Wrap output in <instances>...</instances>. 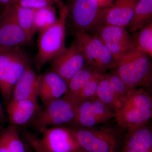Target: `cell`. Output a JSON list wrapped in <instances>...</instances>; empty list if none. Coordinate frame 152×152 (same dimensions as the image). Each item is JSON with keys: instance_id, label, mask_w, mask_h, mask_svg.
Masks as SVG:
<instances>
[{"instance_id": "6da1fadb", "label": "cell", "mask_w": 152, "mask_h": 152, "mask_svg": "<svg viewBox=\"0 0 152 152\" xmlns=\"http://www.w3.org/2000/svg\"><path fill=\"white\" fill-rule=\"evenodd\" d=\"M112 125L71 129L80 146L86 152H121L124 129Z\"/></svg>"}, {"instance_id": "7a4b0ae2", "label": "cell", "mask_w": 152, "mask_h": 152, "mask_svg": "<svg viewBox=\"0 0 152 152\" xmlns=\"http://www.w3.org/2000/svg\"><path fill=\"white\" fill-rule=\"evenodd\" d=\"M130 90H151L152 64L150 57L135 47L125 54L115 69Z\"/></svg>"}, {"instance_id": "3957f363", "label": "cell", "mask_w": 152, "mask_h": 152, "mask_svg": "<svg viewBox=\"0 0 152 152\" xmlns=\"http://www.w3.org/2000/svg\"><path fill=\"white\" fill-rule=\"evenodd\" d=\"M59 15L58 21L50 27L40 33L36 58L38 71L55 57L65 50L66 24L68 18L67 6L61 1L58 4Z\"/></svg>"}, {"instance_id": "277c9868", "label": "cell", "mask_w": 152, "mask_h": 152, "mask_svg": "<svg viewBox=\"0 0 152 152\" xmlns=\"http://www.w3.org/2000/svg\"><path fill=\"white\" fill-rule=\"evenodd\" d=\"M117 125L124 129L148 122L152 116V98L141 88L131 90L115 112Z\"/></svg>"}, {"instance_id": "5b68a950", "label": "cell", "mask_w": 152, "mask_h": 152, "mask_svg": "<svg viewBox=\"0 0 152 152\" xmlns=\"http://www.w3.org/2000/svg\"><path fill=\"white\" fill-rule=\"evenodd\" d=\"M79 103L66 94L53 101L38 112L34 119V125L40 132L50 126H55L73 123Z\"/></svg>"}, {"instance_id": "8992f818", "label": "cell", "mask_w": 152, "mask_h": 152, "mask_svg": "<svg viewBox=\"0 0 152 152\" xmlns=\"http://www.w3.org/2000/svg\"><path fill=\"white\" fill-rule=\"evenodd\" d=\"M74 35L87 64L102 74L115 69L116 63L113 55L99 39L84 32L75 31Z\"/></svg>"}, {"instance_id": "52a82bcc", "label": "cell", "mask_w": 152, "mask_h": 152, "mask_svg": "<svg viewBox=\"0 0 152 152\" xmlns=\"http://www.w3.org/2000/svg\"><path fill=\"white\" fill-rule=\"evenodd\" d=\"M94 31L95 37L99 39L109 49L116 65L125 54L135 47L134 39L126 28L101 25Z\"/></svg>"}, {"instance_id": "ba28073f", "label": "cell", "mask_w": 152, "mask_h": 152, "mask_svg": "<svg viewBox=\"0 0 152 152\" xmlns=\"http://www.w3.org/2000/svg\"><path fill=\"white\" fill-rule=\"evenodd\" d=\"M31 43L18 22L15 4L4 7L0 26V48H20Z\"/></svg>"}, {"instance_id": "9c48e42d", "label": "cell", "mask_w": 152, "mask_h": 152, "mask_svg": "<svg viewBox=\"0 0 152 152\" xmlns=\"http://www.w3.org/2000/svg\"><path fill=\"white\" fill-rule=\"evenodd\" d=\"M67 7L75 31L87 32L99 26L101 9L97 0H72Z\"/></svg>"}, {"instance_id": "30bf717a", "label": "cell", "mask_w": 152, "mask_h": 152, "mask_svg": "<svg viewBox=\"0 0 152 152\" xmlns=\"http://www.w3.org/2000/svg\"><path fill=\"white\" fill-rule=\"evenodd\" d=\"M115 113L94 97L79 104L72 124L79 127H92L115 118Z\"/></svg>"}, {"instance_id": "8fae6325", "label": "cell", "mask_w": 152, "mask_h": 152, "mask_svg": "<svg viewBox=\"0 0 152 152\" xmlns=\"http://www.w3.org/2000/svg\"><path fill=\"white\" fill-rule=\"evenodd\" d=\"M52 71L68 83L86 65L84 56L77 41L75 39L65 50L50 62Z\"/></svg>"}, {"instance_id": "7c38bea8", "label": "cell", "mask_w": 152, "mask_h": 152, "mask_svg": "<svg viewBox=\"0 0 152 152\" xmlns=\"http://www.w3.org/2000/svg\"><path fill=\"white\" fill-rule=\"evenodd\" d=\"M42 144L50 152H84L70 128H46L40 131Z\"/></svg>"}, {"instance_id": "4fadbf2b", "label": "cell", "mask_w": 152, "mask_h": 152, "mask_svg": "<svg viewBox=\"0 0 152 152\" xmlns=\"http://www.w3.org/2000/svg\"><path fill=\"white\" fill-rule=\"evenodd\" d=\"M138 0H114L111 5L102 9L99 26L110 25L126 28L130 23Z\"/></svg>"}, {"instance_id": "5bb4252c", "label": "cell", "mask_w": 152, "mask_h": 152, "mask_svg": "<svg viewBox=\"0 0 152 152\" xmlns=\"http://www.w3.org/2000/svg\"><path fill=\"white\" fill-rule=\"evenodd\" d=\"M67 91V83L53 71L40 76L39 97L44 107L61 98Z\"/></svg>"}, {"instance_id": "9a60e30c", "label": "cell", "mask_w": 152, "mask_h": 152, "mask_svg": "<svg viewBox=\"0 0 152 152\" xmlns=\"http://www.w3.org/2000/svg\"><path fill=\"white\" fill-rule=\"evenodd\" d=\"M30 61L26 54L21 49H16L11 61L10 66L2 90L0 92L3 102L6 107L10 102L13 88L25 71L30 66Z\"/></svg>"}, {"instance_id": "2e32d148", "label": "cell", "mask_w": 152, "mask_h": 152, "mask_svg": "<svg viewBox=\"0 0 152 152\" xmlns=\"http://www.w3.org/2000/svg\"><path fill=\"white\" fill-rule=\"evenodd\" d=\"M9 122L13 126H22L34 120L40 110L38 99L10 101L6 106Z\"/></svg>"}, {"instance_id": "e0dca14e", "label": "cell", "mask_w": 152, "mask_h": 152, "mask_svg": "<svg viewBox=\"0 0 152 152\" xmlns=\"http://www.w3.org/2000/svg\"><path fill=\"white\" fill-rule=\"evenodd\" d=\"M148 123L128 128L123 148L137 152H152V131Z\"/></svg>"}, {"instance_id": "ac0fdd59", "label": "cell", "mask_w": 152, "mask_h": 152, "mask_svg": "<svg viewBox=\"0 0 152 152\" xmlns=\"http://www.w3.org/2000/svg\"><path fill=\"white\" fill-rule=\"evenodd\" d=\"M39 80L40 76L37 75L32 68L29 66L14 86L10 101L38 99Z\"/></svg>"}, {"instance_id": "d6986e66", "label": "cell", "mask_w": 152, "mask_h": 152, "mask_svg": "<svg viewBox=\"0 0 152 152\" xmlns=\"http://www.w3.org/2000/svg\"><path fill=\"white\" fill-rule=\"evenodd\" d=\"M152 0H138L128 27L132 32H135L152 21Z\"/></svg>"}, {"instance_id": "ffe728a7", "label": "cell", "mask_w": 152, "mask_h": 152, "mask_svg": "<svg viewBox=\"0 0 152 152\" xmlns=\"http://www.w3.org/2000/svg\"><path fill=\"white\" fill-rule=\"evenodd\" d=\"M58 20L54 6L37 10L34 19L35 32L41 33L55 24Z\"/></svg>"}, {"instance_id": "44dd1931", "label": "cell", "mask_w": 152, "mask_h": 152, "mask_svg": "<svg viewBox=\"0 0 152 152\" xmlns=\"http://www.w3.org/2000/svg\"><path fill=\"white\" fill-rule=\"evenodd\" d=\"M15 7L19 25L32 42L36 34L34 29V19L37 10L20 7L16 4Z\"/></svg>"}, {"instance_id": "7402d4cb", "label": "cell", "mask_w": 152, "mask_h": 152, "mask_svg": "<svg viewBox=\"0 0 152 152\" xmlns=\"http://www.w3.org/2000/svg\"><path fill=\"white\" fill-rule=\"evenodd\" d=\"M94 70V68L87 64L68 82V91L66 94L72 96L78 94L90 80Z\"/></svg>"}, {"instance_id": "603a6c76", "label": "cell", "mask_w": 152, "mask_h": 152, "mask_svg": "<svg viewBox=\"0 0 152 152\" xmlns=\"http://www.w3.org/2000/svg\"><path fill=\"white\" fill-rule=\"evenodd\" d=\"M95 97L114 113H115L119 108V105L113 91L104 75L99 83Z\"/></svg>"}, {"instance_id": "cb8c5ba5", "label": "cell", "mask_w": 152, "mask_h": 152, "mask_svg": "<svg viewBox=\"0 0 152 152\" xmlns=\"http://www.w3.org/2000/svg\"><path fill=\"white\" fill-rule=\"evenodd\" d=\"M104 76L113 91L119 105V108L128 96L131 90L127 86L115 70H110L104 74Z\"/></svg>"}, {"instance_id": "d4e9b609", "label": "cell", "mask_w": 152, "mask_h": 152, "mask_svg": "<svg viewBox=\"0 0 152 152\" xmlns=\"http://www.w3.org/2000/svg\"><path fill=\"white\" fill-rule=\"evenodd\" d=\"M4 136L11 152H27L23 142L19 136L16 126L10 125L0 132Z\"/></svg>"}, {"instance_id": "484cf974", "label": "cell", "mask_w": 152, "mask_h": 152, "mask_svg": "<svg viewBox=\"0 0 152 152\" xmlns=\"http://www.w3.org/2000/svg\"><path fill=\"white\" fill-rule=\"evenodd\" d=\"M135 47L152 57V22H151L139 30L134 39Z\"/></svg>"}, {"instance_id": "4316f807", "label": "cell", "mask_w": 152, "mask_h": 152, "mask_svg": "<svg viewBox=\"0 0 152 152\" xmlns=\"http://www.w3.org/2000/svg\"><path fill=\"white\" fill-rule=\"evenodd\" d=\"M104 75V74L94 69L91 78L78 94L74 96L68 95L73 98L79 103L87 99L95 97L99 84L101 80L103 78Z\"/></svg>"}, {"instance_id": "83f0119b", "label": "cell", "mask_w": 152, "mask_h": 152, "mask_svg": "<svg viewBox=\"0 0 152 152\" xmlns=\"http://www.w3.org/2000/svg\"><path fill=\"white\" fill-rule=\"evenodd\" d=\"M16 49L0 48V92L5 83Z\"/></svg>"}, {"instance_id": "f1b7e54d", "label": "cell", "mask_w": 152, "mask_h": 152, "mask_svg": "<svg viewBox=\"0 0 152 152\" xmlns=\"http://www.w3.org/2000/svg\"><path fill=\"white\" fill-rule=\"evenodd\" d=\"M61 0H17L16 4L20 7L37 10L58 4Z\"/></svg>"}, {"instance_id": "f546056e", "label": "cell", "mask_w": 152, "mask_h": 152, "mask_svg": "<svg viewBox=\"0 0 152 152\" xmlns=\"http://www.w3.org/2000/svg\"><path fill=\"white\" fill-rule=\"evenodd\" d=\"M23 137L36 152H50L42 144L40 138L29 131L24 132Z\"/></svg>"}, {"instance_id": "4dcf8cb0", "label": "cell", "mask_w": 152, "mask_h": 152, "mask_svg": "<svg viewBox=\"0 0 152 152\" xmlns=\"http://www.w3.org/2000/svg\"><path fill=\"white\" fill-rule=\"evenodd\" d=\"M0 152H11L4 136L1 133H0Z\"/></svg>"}, {"instance_id": "1f68e13d", "label": "cell", "mask_w": 152, "mask_h": 152, "mask_svg": "<svg viewBox=\"0 0 152 152\" xmlns=\"http://www.w3.org/2000/svg\"><path fill=\"white\" fill-rule=\"evenodd\" d=\"M101 9L107 7L113 3L114 0H97Z\"/></svg>"}, {"instance_id": "d6a6232c", "label": "cell", "mask_w": 152, "mask_h": 152, "mask_svg": "<svg viewBox=\"0 0 152 152\" xmlns=\"http://www.w3.org/2000/svg\"><path fill=\"white\" fill-rule=\"evenodd\" d=\"M6 117L4 107L0 99V125L1 126L4 124L6 121Z\"/></svg>"}, {"instance_id": "836d02e7", "label": "cell", "mask_w": 152, "mask_h": 152, "mask_svg": "<svg viewBox=\"0 0 152 152\" xmlns=\"http://www.w3.org/2000/svg\"><path fill=\"white\" fill-rule=\"evenodd\" d=\"M17 0H0V5L6 6L11 5L15 4Z\"/></svg>"}, {"instance_id": "e575fe53", "label": "cell", "mask_w": 152, "mask_h": 152, "mask_svg": "<svg viewBox=\"0 0 152 152\" xmlns=\"http://www.w3.org/2000/svg\"><path fill=\"white\" fill-rule=\"evenodd\" d=\"M121 152H137L136 151H134L129 149L125 148H122Z\"/></svg>"}, {"instance_id": "d590c367", "label": "cell", "mask_w": 152, "mask_h": 152, "mask_svg": "<svg viewBox=\"0 0 152 152\" xmlns=\"http://www.w3.org/2000/svg\"><path fill=\"white\" fill-rule=\"evenodd\" d=\"M1 12L0 13V26H1Z\"/></svg>"}, {"instance_id": "8d00e7d4", "label": "cell", "mask_w": 152, "mask_h": 152, "mask_svg": "<svg viewBox=\"0 0 152 152\" xmlns=\"http://www.w3.org/2000/svg\"></svg>"}]
</instances>
